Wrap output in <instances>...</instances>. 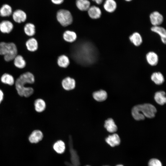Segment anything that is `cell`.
<instances>
[{
	"label": "cell",
	"instance_id": "5",
	"mask_svg": "<svg viewBox=\"0 0 166 166\" xmlns=\"http://www.w3.org/2000/svg\"><path fill=\"white\" fill-rule=\"evenodd\" d=\"M57 19L58 22L63 26L66 27L71 24L73 22V17L70 12L64 9L59 10L57 14Z\"/></svg>",
	"mask_w": 166,
	"mask_h": 166
},
{
	"label": "cell",
	"instance_id": "39",
	"mask_svg": "<svg viewBox=\"0 0 166 166\" xmlns=\"http://www.w3.org/2000/svg\"></svg>",
	"mask_w": 166,
	"mask_h": 166
},
{
	"label": "cell",
	"instance_id": "19",
	"mask_svg": "<svg viewBox=\"0 0 166 166\" xmlns=\"http://www.w3.org/2000/svg\"><path fill=\"white\" fill-rule=\"evenodd\" d=\"M53 148L57 153L62 154L65 152L66 147L65 142L61 140H59L54 143Z\"/></svg>",
	"mask_w": 166,
	"mask_h": 166
},
{
	"label": "cell",
	"instance_id": "22",
	"mask_svg": "<svg viewBox=\"0 0 166 166\" xmlns=\"http://www.w3.org/2000/svg\"><path fill=\"white\" fill-rule=\"evenodd\" d=\"M104 127L110 133L115 132L117 129L113 120L111 118H108L105 121Z\"/></svg>",
	"mask_w": 166,
	"mask_h": 166
},
{
	"label": "cell",
	"instance_id": "20",
	"mask_svg": "<svg viewBox=\"0 0 166 166\" xmlns=\"http://www.w3.org/2000/svg\"><path fill=\"white\" fill-rule=\"evenodd\" d=\"M103 7L107 12L112 13L114 12L117 8V4L114 0H106Z\"/></svg>",
	"mask_w": 166,
	"mask_h": 166
},
{
	"label": "cell",
	"instance_id": "29",
	"mask_svg": "<svg viewBox=\"0 0 166 166\" xmlns=\"http://www.w3.org/2000/svg\"><path fill=\"white\" fill-rule=\"evenodd\" d=\"M76 4L77 8L82 11L88 10L90 7V2L88 0H76Z\"/></svg>",
	"mask_w": 166,
	"mask_h": 166
},
{
	"label": "cell",
	"instance_id": "6",
	"mask_svg": "<svg viewBox=\"0 0 166 166\" xmlns=\"http://www.w3.org/2000/svg\"><path fill=\"white\" fill-rule=\"evenodd\" d=\"M69 147L70 162H65V164L68 166H80L81 164L79 156L77 152L74 148L73 140L71 136L69 137Z\"/></svg>",
	"mask_w": 166,
	"mask_h": 166
},
{
	"label": "cell",
	"instance_id": "21",
	"mask_svg": "<svg viewBox=\"0 0 166 166\" xmlns=\"http://www.w3.org/2000/svg\"><path fill=\"white\" fill-rule=\"evenodd\" d=\"M146 59L148 63L151 66L156 65L158 61V57L155 53L151 51L146 55Z\"/></svg>",
	"mask_w": 166,
	"mask_h": 166
},
{
	"label": "cell",
	"instance_id": "34",
	"mask_svg": "<svg viewBox=\"0 0 166 166\" xmlns=\"http://www.w3.org/2000/svg\"><path fill=\"white\" fill-rule=\"evenodd\" d=\"M52 2L56 4H60L63 2L64 0H51Z\"/></svg>",
	"mask_w": 166,
	"mask_h": 166
},
{
	"label": "cell",
	"instance_id": "18",
	"mask_svg": "<svg viewBox=\"0 0 166 166\" xmlns=\"http://www.w3.org/2000/svg\"><path fill=\"white\" fill-rule=\"evenodd\" d=\"M151 30L159 34L162 42L164 44H166V31L164 28L159 26H153L151 27Z\"/></svg>",
	"mask_w": 166,
	"mask_h": 166
},
{
	"label": "cell",
	"instance_id": "14",
	"mask_svg": "<svg viewBox=\"0 0 166 166\" xmlns=\"http://www.w3.org/2000/svg\"><path fill=\"white\" fill-rule=\"evenodd\" d=\"M61 84L64 89L68 91L72 90L75 88L76 82L74 79L67 77L62 80Z\"/></svg>",
	"mask_w": 166,
	"mask_h": 166
},
{
	"label": "cell",
	"instance_id": "25",
	"mask_svg": "<svg viewBox=\"0 0 166 166\" xmlns=\"http://www.w3.org/2000/svg\"><path fill=\"white\" fill-rule=\"evenodd\" d=\"M63 38L66 42L72 43L74 42L77 38V35L74 31L67 30L63 34Z\"/></svg>",
	"mask_w": 166,
	"mask_h": 166
},
{
	"label": "cell",
	"instance_id": "2",
	"mask_svg": "<svg viewBox=\"0 0 166 166\" xmlns=\"http://www.w3.org/2000/svg\"><path fill=\"white\" fill-rule=\"evenodd\" d=\"M156 112L155 107L149 103L136 105L132 109V116L136 121L144 120L145 117L153 118Z\"/></svg>",
	"mask_w": 166,
	"mask_h": 166
},
{
	"label": "cell",
	"instance_id": "7",
	"mask_svg": "<svg viewBox=\"0 0 166 166\" xmlns=\"http://www.w3.org/2000/svg\"><path fill=\"white\" fill-rule=\"evenodd\" d=\"M12 18L14 22L17 24H21L25 22L27 19V15L23 10L18 9L13 12Z\"/></svg>",
	"mask_w": 166,
	"mask_h": 166
},
{
	"label": "cell",
	"instance_id": "17",
	"mask_svg": "<svg viewBox=\"0 0 166 166\" xmlns=\"http://www.w3.org/2000/svg\"><path fill=\"white\" fill-rule=\"evenodd\" d=\"M88 12L89 17L93 19H98L101 15V12L100 8L95 6L90 7L88 10Z\"/></svg>",
	"mask_w": 166,
	"mask_h": 166
},
{
	"label": "cell",
	"instance_id": "4",
	"mask_svg": "<svg viewBox=\"0 0 166 166\" xmlns=\"http://www.w3.org/2000/svg\"><path fill=\"white\" fill-rule=\"evenodd\" d=\"M80 46L78 50L77 55L80 60L83 62L90 63L92 62L95 59L96 52L95 49L92 46H89L85 44Z\"/></svg>",
	"mask_w": 166,
	"mask_h": 166
},
{
	"label": "cell",
	"instance_id": "40",
	"mask_svg": "<svg viewBox=\"0 0 166 166\" xmlns=\"http://www.w3.org/2000/svg\"><path fill=\"white\" fill-rule=\"evenodd\" d=\"M93 1H94V0H92Z\"/></svg>",
	"mask_w": 166,
	"mask_h": 166
},
{
	"label": "cell",
	"instance_id": "33",
	"mask_svg": "<svg viewBox=\"0 0 166 166\" xmlns=\"http://www.w3.org/2000/svg\"><path fill=\"white\" fill-rule=\"evenodd\" d=\"M4 94L2 90L0 89V105L3 100Z\"/></svg>",
	"mask_w": 166,
	"mask_h": 166
},
{
	"label": "cell",
	"instance_id": "13",
	"mask_svg": "<svg viewBox=\"0 0 166 166\" xmlns=\"http://www.w3.org/2000/svg\"><path fill=\"white\" fill-rule=\"evenodd\" d=\"M14 66L19 69H23L26 65V62L23 57L18 54L14 58L13 61Z\"/></svg>",
	"mask_w": 166,
	"mask_h": 166
},
{
	"label": "cell",
	"instance_id": "37",
	"mask_svg": "<svg viewBox=\"0 0 166 166\" xmlns=\"http://www.w3.org/2000/svg\"><path fill=\"white\" fill-rule=\"evenodd\" d=\"M125 0L127 2H130L132 1V0Z\"/></svg>",
	"mask_w": 166,
	"mask_h": 166
},
{
	"label": "cell",
	"instance_id": "36",
	"mask_svg": "<svg viewBox=\"0 0 166 166\" xmlns=\"http://www.w3.org/2000/svg\"><path fill=\"white\" fill-rule=\"evenodd\" d=\"M116 166H124L122 164H118L116 165Z\"/></svg>",
	"mask_w": 166,
	"mask_h": 166
},
{
	"label": "cell",
	"instance_id": "16",
	"mask_svg": "<svg viewBox=\"0 0 166 166\" xmlns=\"http://www.w3.org/2000/svg\"><path fill=\"white\" fill-rule=\"evenodd\" d=\"M106 142L112 147L119 145L121 140L119 135L116 133L109 135L105 140Z\"/></svg>",
	"mask_w": 166,
	"mask_h": 166
},
{
	"label": "cell",
	"instance_id": "15",
	"mask_svg": "<svg viewBox=\"0 0 166 166\" xmlns=\"http://www.w3.org/2000/svg\"><path fill=\"white\" fill-rule=\"evenodd\" d=\"M0 80L3 84L10 86H12L14 85L15 82L14 76L8 73H5L1 75Z\"/></svg>",
	"mask_w": 166,
	"mask_h": 166
},
{
	"label": "cell",
	"instance_id": "30",
	"mask_svg": "<svg viewBox=\"0 0 166 166\" xmlns=\"http://www.w3.org/2000/svg\"><path fill=\"white\" fill-rule=\"evenodd\" d=\"M57 63L58 66L60 67L66 68L69 64V59L67 56L65 55H62L58 57Z\"/></svg>",
	"mask_w": 166,
	"mask_h": 166
},
{
	"label": "cell",
	"instance_id": "1",
	"mask_svg": "<svg viewBox=\"0 0 166 166\" xmlns=\"http://www.w3.org/2000/svg\"><path fill=\"white\" fill-rule=\"evenodd\" d=\"M35 81V76L32 72L26 71L22 73L15 80L14 84L18 95L26 97L31 96L34 92L33 88L25 85L27 84H33Z\"/></svg>",
	"mask_w": 166,
	"mask_h": 166
},
{
	"label": "cell",
	"instance_id": "24",
	"mask_svg": "<svg viewBox=\"0 0 166 166\" xmlns=\"http://www.w3.org/2000/svg\"><path fill=\"white\" fill-rule=\"evenodd\" d=\"M35 110L37 112H43L45 109L46 105L45 101L41 98L36 99L34 103Z\"/></svg>",
	"mask_w": 166,
	"mask_h": 166
},
{
	"label": "cell",
	"instance_id": "11",
	"mask_svg": "<svg viewBox=\"0 0 166 166\" xmlns=\"http://www.w3.org/2000/svg\"><path fill=\"white\" fill-rule=\"evenodd\" d=\"M23 30L25 34L29 37L34 36L36 34L35 25L31 22H27L23 26Z\"/></svg>",
	"mask_w": 166,
	"mask_h": 166
},
{
	"label": "cell",
	"instance_id": "9",
	"mask_svg": "<svg viewBox=\"0 0 166 166\" xmlns=\"http://www.w3.org/2000/svg\"><path fill=\"white\" fill-rule=\"evenodd\" d=\"M25 46L27 50L31 53H34L38 49V43L37 40L34 37H30L26 41Z\"/></svg>",
	"mask_w": 166,
	"mask_h": 166
},
{
	"label": "cell",
	"instance_id": "3",
	"mask_svg": "<svg viewBox=\"0 0 166 166\" xmlns=\"http://www.w3.org/2000/svg\"><path fill=\"white\" fill-rule=\"evenodd\" d=\"M18 54V48L15 43L0 42V55L3 56L6 62H9L13 61Z\"/></svg>",
	"mask_w": 166,
	"mask_h": 166
},
{
	"label": "cell",
	"instance_id": "32",
	"mask_svg": "<svg viewBox=\"0 0 166 166\" xmlns=\"http://www.w3.org/2000/svg\"><path fill=\"white\" fill-rule=\"evenodd\" d=\"M148 166H162L161 162L156 158L151 159L148 163Z\"/></svg>",
	"mask_w": 166,
	"mask_h": 166
},
{
	"label": "cell",
	"instance_id": "12",
	"mask_svg": "<svg viewBox=\"0 0 166 166\" xmlns=\"http://www.w3.org/2000/svg\"><path fill=\"white\" fill-rule=\"evenodd\" d=\"M43 134L40 130L36 129L33 131L29 136V140L31 143H37L42 140Z\"/></svg>",
	"mask_w": 166,
	"mask_h": 166
},
{
	"label": "cell",
	"instance_id": "26",
	"mask_svg": "<svg viewBox=\"0 0 166 166\" xmlns=\"http://www.w3.org/2000/svg\"><path fill=\"white\" fill-rule=\"evenodd\" d=\"M94 99L97 101L101 102L106 100L107 97L106 92L103 90L94 92L93 94Z\"/></svg>",
	"mask_w": 166,
	"mask_h": 166
},
{
	"label": "cell",
	"instance_id": "27",
	"mask_svg": "<svg viewBox=\"0 0 166 166\" xmlns=\"http://www.w3.org/2000/svg\"><path fill=\"white\" fill-rule=\"evenodd\" d=\"M131 42L135 46L140 45L142 43V39L141 35L138 32H134L129 37Z\"/></svg>",
	"mask_w": 166,
	"mask_h": 166
},
{
	"label": "cell",
	"instance_id": "10",
	"mask_svg": "<svg viewBox=\"0 0 166 166\" xmlns=\"http://www.w3.org/2000/svg\"><path fill=\"white\" fill-rule=\"evenodd\" d=\"M150 21L153 26H159L163 21L164 18L162 15L159 12L155 11L150 15Z\"/></svg>",
	"mask_w": 166,
	"mask_h": 166
},
{
	"label": "cell",
	"instance_id": "38",
	"mask_svg": "<svg viewBox=\"0 0 166 166\" xmlns=\"http://www.w3.org/2000/svg\"><path fill=\"white\" fill-rule=\"evenodd\" d=\"M85 166H91L89 165H85Z\"/></svg>",
	"mask_w": 166,
	"mask_h": 166
},
{
	"label": "cell",
	"instance_id": "31",
	"mask_svg": "<svg viewBox=\"0 0 166 166\" xmlns=\"http://www.w3.org/2000/svg\"><path fill=\"white\" fill-rule=\"evenodd\" d=\"M151 79L155 84L157 85L162 84L164 80L163 75L160 72L153 73L151 75Z\"/></svg>",
	"mask_w": 166,
	"mask_h": 166
},
{
	"label": "cell",
	"instance_id": "28",
	"mask_svg": "<svg viewBox=\"0 0 166 166\" xmlns=\"http://www.w3.org/2000/svg\"><path fill=\"white\" fill-rule=\"evenodd\" d=\"M154 99L156 103L159 105H164L166 102L165 92L164 91L156 92L154 96Z\"/></svg>",
	"mask_w": 166,
	"mask_h": 166
},
{
	"label": "cell",
	"instance_id": "23",
	"mask_svg": "<svg viewBox=\"0 0 166 166\" xmlns=\"http://www.w3.org/2000/svg\"><path fill=\"white\" fill-rule=\"evenodd\" d=\"M13 13L11 7L9 4H3L0 8V16L2 17L10 16Z\"/></svg>",
	"mask_w": 166,
	"mask_h": 166
},
{
	"label": "cell",
	"instance_id": "35",
	"mask_svg": "<svg viewBox=\"0 0 166 166\" xmlns=\"http://www.w3.org/2000/svg\"><path fill=\"white\" fill-rule=\"evenodd\" d=\"M103 1V0H94V1L95 2L98 4H101Z\"/></svg>",
	"mask_w": 166,
	"mask_h": 166
},
{
	"label": "cell",
	"instance_id": "8",
	"mask_svg": "<svg viewBox=\"0 0 166 166\" xmlns=\"http://www.w3.org/2000/svg\"><path fill=\"white\" fill-rule=\"evenodd\" d=\"M14 27V24L10 20H5L0 22V32L2 34H10L13 30Z\"/></svg>",
	"mask_w": 166,
	"mask_h": 166
}]
</instances>
